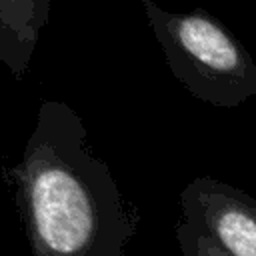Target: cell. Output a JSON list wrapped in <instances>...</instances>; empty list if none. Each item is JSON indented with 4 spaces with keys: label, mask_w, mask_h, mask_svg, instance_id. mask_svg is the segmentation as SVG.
I'll return each mask as SVG.
<instances>
[{
    "label": "cell",
    "mask_w": 256,
    "mask_h": 256,
    "mask_svg": "<svg viewBox=\"0 0 256 256\" xmlns=\"http://www.w3.org/2000/svg\"><path fill=\"white\" fill-rule=\"evenodd\" d=\"M18 178L40 256H88L118 216L112 176L92 154L80 114L64 102L40 104Z\"/></svg>",
    "instance_id": "6da1fadb"
},
{
    "label": "cell",
    "mask_w": 256,
    "mask_h": 256,
    "mask_svg": "<svg viewBox=\"0 0 256 256\" xmlns=\"http://www.w3.org/2000/svg\"><path fill=\"white\" fill-rule=\"evenodd\" d=\"M146 20L174 78L198 100L236 108L256 96V62L244 44L210 12H168L142 0Z\"/></svg>",
    "instance_id": "7a4b0ae2"
},
{
    "label": "cell",
    "mask_w": 256,
    "mask_h": 256,
    "mask_svg": "<svg viewBox=\"0 0 256 256\" xmlns=\"http://www.w3.org/2000/svg\"><path fill=\"white\" fill-rule=\"evenodd\" d=\"M218 246L228 256H256V202L212 178L194 180L184 192Z\"/></svg>",
    "instance_id": "3957f363"
},
{
    "label": "cell",
    "mask_w": 256,
    "mask_h": 256,
    "mask_svg": "<svg viewBox=\"0 0 256 256\" xmlns=\"http://www.w3.org/2000/svg\"><path fill=\"white\" fill-rule=\"evenodd\" d=\"M56 0H0V58L20 78Z\"/></svg>",
    "instance_id": "277c9868"
},
{
    "label": "cell",
    "mask_w": 256,
    "mask_h": 256,
    "mask_svg": "<svg viewBox=\"0 0 256 256\" xmlns=\"http://www.w3.org/2000/svg\"><path fill=\"white\" fill-rule=\"evenodd\" d=\"M196 256H228L218 242L208 236V234H198L196 236Z\"/></svg>",
    "instance_id": "5b68a950"
}]
</instances>
